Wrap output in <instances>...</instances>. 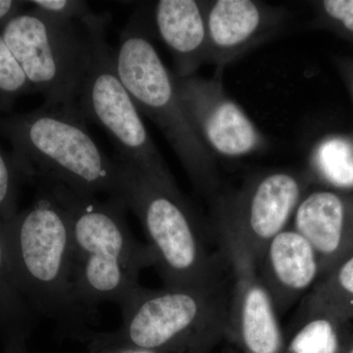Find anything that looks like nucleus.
<instances>
[{"instance_id": "6e6552de", "label": "nucleus", "mask_w": 353, "mask_h": 353, "mask_svg": "<svg viewBox=\"0 0 353 353\" xmlns=\"http://www.w3.org/2000/svg\"><path fill=\"white\" fill-rule=\"evenodd\" d=\"M0 34L44 105L78 110L88 57L83 22H53L32 8L13 17Z\"/></svg>"}, {"instance_id": "4be33fe9", "label": "nucleus", "mask_w": 353, "mask_h": 353, "mask_svg": "<svg viewBox=\"0 0 353 353\" xmlns=\"http://www.w3.org/2000/svg\"><path fill=\"white\" fill-rule=\"evenodd\" d=\"M37 12L53 22H81L90 13L87 2L80 0H34L28 1Z\"/></svg>"}, {"instance_id": "a211bd4d", "label": "nucleus", "mask_w": 353, "mask_h": 353, "mask_svg": "<svg viewBox=\"0 0 353 353\" xmlns=\"http://www.w3.org/2000/svg\"><path fill=\"white\" fill-rule=\"evenodd\" d=\"M34 321V311L14 281L0 220V330L12 338H22Z\"/></svg>"}, {"instance_id": "bb28decb", "label": "nucleus", "mask_w": 353, "mask_h": 353, "mask_svg": "<svg viewBox=\"0 0 353 353\" xmlns=\"http://www.w3.org/2000/svg\"><path fill=\"white\" fill-rule=\"evenodd\" d=\"M230 353H234V352H230Z\"/></svg>"}, {"instance_id": "6ab92c4d", "label": "nucleus", "mask_w": 353, "mask_h": 353, "mask_svg": "<svg viewBox=\"0 0 353 353\" xmlns=\"http://www.w3.org/2000/svg\"><path fill=\"white\" fill-rule=\"evenodd\" d=\"M312 165L327 183L341 189L353 188V146L347 139H325L316 148Z\"/></svg>"}, {"instance_id": "7ed1b4c3", "label": "nucleus", "mask_w": 353, "mask_h": 353, "mask_svg": "<svg viewBox=\"0 0 353 353\" xmlns=\"http://www.w3.org/2000/svg\"><path fill=\"white\" fill-rule=\"evenodd\" d=\"M38 187L50 190L68 212L72 275L80 303L92 314L106 301L120 306L141 287V272L157 262L150 245L139 243L130 231L124 202L78 196L63 185Z\"/></svg>"}, {"instance_id": "393cba45", "label": "nucleus", "mask_w": 353, "mask_h": 353, "mask_svg": "<svg viewBox=\"0 0 353 353\" xmlns=\"http://www.w3.org/2000/svg\"><path fill=\"white\" fill-rule=\"evenodd\" d=\"M114 353H150L143 352V350H134V348L124 347H114Z\"/></svg>"}, {"instance_id": "412c9836", "label": "nucleus", "mask_w": 353, "mask_h": 353, "mask_svg": "<svg viewBox=\"0 0 353 353\" xmlns=\"http://www.w3.org/2000/svg\"><path fill=\"white\" fill-rule=\"evenodd\" d=\"M22 180L12 155L0 145V220H10L18 213V190Z\"/></svg>"}, {"instance_id": "f257e3e1", "label": "nucleus", "mask_w": 353, "mask_h": 353, "mask_svg": "<svg viewBox=\"0 0 353 353\" xmlns=\"http://www.w3.org/2000/svg\"><path fill=\"white\" fill-rule=\"evenodd\" d=\"M2 226L14 281L28 304L61 329L83 331L94 314L77 296L71 222L63 204L39 187L34 203Z\"/></svg>"}, {"instance_id": "f03ea898", "label": "nucleus", "mask_w": 353, "mask_h": 353, "mask_svg": "<svg viewBox=\"0 0 353 353\" xmlns=\"http://www.w3.org/2000/svg\"><path fill=\"white\" fill-rule=\"evenodd\" d=\"M23 181L63 185L81 196L115 197L119 168L95 143L78 110L43 105L0 116Z\"/></svg>"}, {"instance_id": "20e7f679", "label": "nucleus", "mask_w": 353, "mask_h": 353, "mask_svg": "<svg viewBox=\"0 0 353 353\" xmlns=\"http://www.w3.org/2000/svg\"><path fill=\"white\" fill-rule=\"evenodd\" d=\"M229 301L224 280L157 290L139 287L120 305V328L95 343L150 353H210L226 340Z\"/></svg>"}, {"instance_id": "5701e85b", "label": "nucleus", "mask_w": 353, "mask_h": 353, "mask_svg": "<svg viewBox=\"0 0 353 353\" xmlns=\"http://www.w3.org/2000/svg\"><path fill=\"white\" fill-rule=\"evenodd\" d=\"M323 13L336 21L353 34V0H325L321 3Z\"/></svg>"}, {"instance_id": "f3484780", "label": "nucleus", "mask_w": 353, "mask_h": 353, "mask_svg": "<svg viewBox=\"0 0 353 353\" xmlns=\"http://www.w3.org/2000/svg\"><path fill=\"white\" fill-rule=\"evenodd\" d=\"M299 315L325 313L350 322L353 319V254L303 297Z\"/></svg>"}, {"instance_id": "39448f33", "label": "nucleus", "mask_w": 353, "mask_h": 353, "mask_svg": "<svg viewBox=\"0 0 353 353\" xmlns=\"http://www.w3.org/2000/svg\"><path fill=\"white\" fill-rule=\"evenodd\" d=\"M117 196L145 229L165 287L189 288L223 280L219 260L209 253L201 221L181 190L165 189L117 158Z\"/></svg>"}, {"instance_id": "9b49d317", "label": "nucleus", "mask_w": 353, "mask_h": 353, "mask_svg": "<svg viewBox=\"0 0 353 353\" xmlns=\"http://www.w3.org/2000/svg\"><path fill=\"white\" fill-rule=\"evenodd\" d=\"M214 78L174 76L179 97L202 143L213 155L241 158L261 152L267 139L240 104L227 94L217 70Z\"/></svg>"}, {"instance_id": "a878e982", "label": "nucleus", "mask_w": 353, "mask_h": 353, "mask_svg": "<svg viewBox=\"0 0 353 353\" xmlns=\"http://www.w3.org/2000/svg\"><path fill=\"white\" fill-rule=\"evenodd\" d=\"M343 353H353V338L352 339V341H350V343H348V345Z\"/></svg>"}, {"instance_id": "1a4fd4ad", "label": "nucleus", "mask_w": 353, "mask_h": 353, "mask_svg": "<svg viewBox=\"0 0 353 353\" xmlns=\"http://www.w3.org/2000/svg\"><path fill=\"white\" fill-rule=\"evenodd\" d=\"M306 188L307 180L299 172L259 174L217 201L213 223L229 229L256 262L271 240L289 228Z\"/></svg>"}, {"instance_id": "b1692460", "label": "nucleus", "mask_w": 353, "mask_h": 353, "mask_svg": "<svg viewBox=\"0 0 353 353\" xmlns=\"http://www.w3.org/2000/svg\"><path fill=\"white\" fill-rule=\"evenodd\" d=\"M25 3L26 1L16 0H0V34L7 23L21 12V8Z\"/></svg>"}, {"instance_id": "dca6fc26", "label": "nucleus", "mask_w": 353, "mask_h": 353, "mask_svg": "<svg viewBox=\"0 0 353 353\" xmlns=\"http://www.w3.org/2000/svg\"><path fill=\"white\" fill-rule=\"evenodd\" d=\"M352 338L350 322L325 313L299 315L283 353H343Z\"/></svg>"}, {"instance_id": "423d86ee", "label": "nucleus", "mask_w": 353, "mask_h": 353, "mask_svg": "<svg viewBox=\"0 0 353 353\" xmlns=\"http://www.w3.org/2000/svg\"><path fill=\"white\" fill-rule=\"evenodd\" d=\"M141 12H136L114 51L116 70L139 112L163 132L194 189L212 194L218 187L214 155L202 143L179 97L175 79L158 54Z\"/></svg>"}, {"instance_id": "aec40b11", "label": "nucleus", "mask_w": 353, "mask_h": 353, "mask_svg": "<svg viewBox=\"0 0 353 353\" xmlns=\"http://www.w3.org/2000/svg\"><path fill=\"white\" fill-rule=\"evenodd\" d=\"M31 92L24 72L0 34V116L12 113L16 99Z\"/></svg>"}, {"instance_id": "ddd939ff", "label": "nucleus", "mask_w": 353, "mask_h": 353, "mask_svg": "<svg viewBox=\"0 0 353 353\" xmlns=\"http://www.w3.org/2000/svg\"><path fill=\"white\" fill-rule=\"evenodd\" d=\"M292 229L310 243L320 265V280L353 254V203L336 192L305 194Z\"/></svg>"}, {"instance_id": "4468645a", "label": "nucleus", "mask_w": 353, "mask_h": 353, "mask_svg": "<svg viewBox=\"0 0 353 353\" xmlns=\"http://www.w3.org/2000/svg\"><path fill=\"white\" fill-rule=\"evenodd\" d=\"M255 265L279 316L305 296L320 280L314 250L292 227L271 240Z\"/></svg>"}, {"instance_id": "2eb2a0df", "label": "nucleus", "mask_w": 353, "mask_h": 353, "mask_svg": "<svg viewBox=\"0 0 353 353\" xmlns=\"http://www.w3.org/2000/svg\"><path fill=\"white\" fill-rule=\"evenodd\" d=\"M153 25L158 38L170 50L175 75H196L208 63V34L206 1L160 0L152 11Z\"/></svg>"}, {"instance_id": "f8f14e48", "label": "nucleus", "mask_w": 353, "mask_h": 353, "mask_svg": "<svg viewBox=\"0 0 353 353\" xmlns=\"http://www.w3.org/2000/svg\"><path fill=\"white\" fill-rule=\"evenodd\" d=\"M208 63L222 71L283 28L284 11L254 0L206 1Z\"/></svg>"}, {"instance_id": "0eeeda50", "label": "nucleus", "mask_w": 353, "mask_h": 353, "mask_svg": "<svg viewBox=\"0 0 353 353\" xmlns=\"http://www.w3.org/2000/svg\"><path fill=\"white\" fill-rule=\"evenodd\" d=\"M82 22L88 30V57L77 101L79 114L108 132L119 159L165 189L180 190L118 75L114 51L106 41L108 17L92 12Z\"/></svg>"}, {"instance_id": "9d476101", "label": "nucleus", "mask_w": 353, "mask_h": 353, "mask_svg": "<svg viewBox=\"0 0 353 353\" xmlns=\"http://www.w3.org/2000/svg\"><path fill=\"white\" fill-rule=\"evenodd\" d=\"M213 226L232 272L226 340L243 353H283L279 314L254 260L229 229L217 223Z\"/></svg>"}]
</instances>
